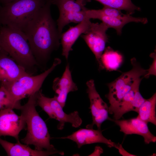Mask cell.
Returning a JSON list of instances; mask_svg holds the SVG:
<instances>
[{"instance_id":"obj_1","label":"cell","mask_w":156,"mask_h":156,"mask_svg":"<svg viewBox=\"0 0 156 156\" xmlns=\"http://www.w3.org/2000/svg\"><path fill=\"white\" fill-rule=\"evenodd\" d=\"M52 1L47 0L22 31L38 64V62L47 61L52 52L57 50L61 44V34L51 14Z\"/></svg>"},{"instance_id":"obj_2","label":"cell","mask_w":156,"mask_h":156,"mask_svg":"<svg viewBox=\"0 0 156 156\" xmlns=\"http://www.w3.org/2000/svg\"><path fill=\"white\" fill-rule=\"evenodd\" d=\"M37 92L29 96L27 102L21 106L20 110L27 126L25 137L21 139L25 144L34 146L35 149L57 151L50 142V136L46 124L37 112L36 107Z\"/></svg>"},{"instance_id":"obj_3","label":"cell","mask_w":156,"mask_h":156,"mask_svg":"<svg viewBox=\"0 0 156 156\" xmlns=\"http://www.w3.org/2000/svg\"><path fill=\"white\" fill-rule=\"evenodd\" d=\"M0 47L25 70L38 65L25 35L18 29L0 26Z\"/></svg>"},{"instance_id":"obj_4","label":"cell","mask_w":156,"mask_h":156,"mask_svg":"<svg viewBox=\"0 0 156 156\" xmlns=\"http://www.w3.org/2000/svg\"><path fill=\"white\" fill-rule=\"evenodd\" d=\"M47 0H15L0 4V26H8L22 31Z\"/></svg>"},{"instance_id":"obj_5","label":"cell","mask_w":156,"mask_h":156,"mask_svg":"<svg viewBox=\"0 0 156 156\" xmlns=\"http://www.w3.org/2000/svg\"><path fill=\"white\" fill-rule=\"evenodd\" d=\"M61 62L60 59L55 58L51 66L40 74L24 75L13 82L1 83V86L6 89L15 102H19L21 99L39 91L46 77Z\"/></svg>"},{"instance_id":"obj_6","label":"cell","mask_w":156,"mask_h":156,"mask_svg":"<svg viewBox=\"0 0 156 156\" xmlns=\"http://www.w3.org/2000/svg\"><path fill=\"white\" fill-rule=\"evenodd\" d=\"M132 66L129 71L123 73L115 80L108 84L109 91L106 95L112 107L117 104L130 90L135 81L146 74L135 58L131 60Z\"/></svg>"},{"instance_id":"obj_7","label":"cell","mask_w":156,"mask_h":156,"mask_svg":"<svg viewBox=\"0 0 156 156\" xmlns=\"http://www.w3.org/2000/svg\"><path fill=\"white\" fill-rule=\"evenodd\" d=\"M104 23H92L81 37L94 55L99 69H103L101 59L108 38L106 33L108 29Z\"/></svg>"},{"instance_id":"obj_8","label":"cell","mask_w":156,"mask_h":156,"mask_svg":"<svg viewBox=\"0 0 156 156\" xmlns=\"http://www.w3.org/2000/svg\"><path fill=\"white\" fill-rule=\"evenodd\" d=\"M143 77L137 79L130 90L116 105L108 107V113L113 114L114 119H120L125 114L131 111L138 112L145 99L139 91L140 83Z\"/></svg>"},{"instance_id":"obj_9","label":"cell","mask_w":156,"mask_h":156,"mask_svg":"<svg viewBox=\"0 0 156 156\" xmlns=\"http://www.w3.org/2000/svg\"><path fill=\"white\" fill-rule=\"evenodd\" d=\"M86 85L92 120V123L87 125L86 128H92L93 126L96 125L98 129H101V126L103 122L107 120H110L111 118L108 116L109 107L97 91L93 79L88 81Z\"/></svg>"},{"instance_id":"obj_10","label":"cell","mask_w":156,"mask_h":156,"mask_svg":"<svg viewBox=\"0 0 156 156\" xmlns=\"http://www.w3.org/2000/svg\"><path fill=\"white\" fill-rule=\"evenodd\" d=\"M25 125L23 116L17 115L13 109L0 110V137L9 136L19 140L18 135Z\"/></svg>"},{"instance_id":"obj_11","label":"cell","mask_w":156,"mask_h":156,"mask_svg":"<svg viewBox=\"0 0 156 156\" xmlns=\"http://www.w3.org/2000/svg\"><path fill=\"white\" fill-rule=\"evenodd\" d=\"M58 138L71 140L76 143L79 148L84 145L100 143L105 144L109 147L117 148L118 144L105 138L101 129H81L70 135Z\"/></svg>"},{"instance_id":"obj_12","label":"cell","mask_w":156,"mask_h":156,"mask_svg":"<svg viewBox=\"0 0 156 156\" xmlns=\"http://www.w3.org/2000/svg\"><path fill=\"white\" fill-rule=\"evenodd\" d=\"M120 128V131L125 135L135 134L142 136L146 144L156 142V137L150 131L147 123L142 121L138 117L129 119L120 120L112 119Z\"/></svg>"},{"instance_id":"obj_13","label":"cell","mask_w":156,"mask_h":156,"mask_svg":"<svg viewBox=\"0 0 156 156\" xmlns=\"http://www.w3.org/2000/svg\"><path fill=\"white\" fill-rule=\"evenodd\" d=\"M4 50L0 51V81L1 83L13 82L24 75H29Z\"/></svg>"},{"instance_id":"obj_14","label":"cell","mask_w":156,"mask_h":156,"mask_svg":"<svg viewBox=\"0 0 156 156\" xmlns=\"http://www.w3.org/2000/svg\"><path fill=\"white\" fill-rule=\"evenodd\" d=\"M53 88L57 94L55 96L56 99L63 108L68 93L78 90L76 84L73 80L69 64L66 65L62 76L54 79Z\"/></svg>"},{"instance_id":"obj_15","label":"cell","mask_w":156,"mask_h":156,"mask_svg":"<svg viewBox=\"0 0 156 156\" xmlns=\"http://www.w3.org/2000/svg\"><path fill=\"white\" fill-rule=\"evenodd\" d=\"M92 22L87 18L75 26L70 27L61 35L60 43L62 47V55L66 60L69 52L73 50L72 47L79 37L84 34L90 27Z\"/></svg>"},{"instance_id":"obj_16","label":"cell","mask_w":156,"mask_h":156,"mask_svg":"<svg viewBox=\"0 0 156 156\" xmlns=\"http://www.w3.org/2000/svg\"><path fill=\"white\" fill-rule=\"evenodd\" d=\"M0 144L9 156H46L58 153L64 155L63 152L56 151L38 150L31 148L28 145L21 144L19 140L16 143L8 142L0 137Z\"/></svg>"},{"instance_id":"obj_17","label":"cell","mask_w":156,"mask_h":156,"mask_svg":"<svg viewBox=\"0 0 156 156\" xmlns=\"http://www.w3.org/2000/svg\"><path fill=\"white\" fill-rule=\"evenodd\" d=\"M87 9L85 10L86 18L90 19L93 18L100 20L108 28H112L115 29L117 34L119 35L121 34L124 26L129 23L134 22L146 24L148 22L146 18L134 17L127 14L123 17L118 18L91 13L87 12Z\"/></svg>"},{"instance_id":"obj_18","label":"cell","mask_w":156,"mask_h":156,"mask_svg":"<svg viewBox=\"0 0 156 156\" xmlns=\"http://www.w3.org/2000/svg\"><path fill=\"white\" fill-rule=\"evenodd\" d=\"M48 99L52 109L53 119L56 120L59 122L57 125L58 129L62 130L64 128L65 123L66 122L70 123L73 127L75 128L79 127L81 125L82 120L77 111L67 114L64 111L63 108L55 96L53 98L48 97Z\"/></svg>"},{"instance_id":"obj_19","label":"cell","mask_w":156,"mask_h":156,"mask_svg":"<svg viewBox=\"0 0 156 156\" xmlns=\"http://www.w3.org/2000/svg\"><path fill=\"white\" fill-rule=\"evenodd\" d=\"M156 93L148 99H145L139 108L137 116L147 123L151 122L156 125Z\"/></svg>"},{"instance_id":"obj_20","label":"cell","mask_w":156,"mask_h":156,"mask_svg":"<svg viewBox=\"0 0 156 156\" xmlns=\"http://www.w3.org/2000/svg\"><path fill=\"white\" fill-rule=\"evenodd\" d=\"M52 4L56 5L62 16L81 11L86 9L83 3L75 0H52Z\"/></svg>"},{"instance_id":"obj_21","label":"cell","mask_w":156,"mask_h":156,"mask_svg":"<svg viewBox=\"0 0 156 156\" xmlns=\"http://www.w3.org/2000/svg\"><path fill=\"white\" fill-rule=\"evenodd\" d=\"M122 55L109 47L106 48L101 57V61L103 69L108 70H116L122 62Z\"/></svg>"},{"instance_id":"obj_22","label":"cell","mask_w":156,"mask_h":156,"mask_svg":"<svg viewBox=\"0 0 156 156\" xmlns=\"http://www.w3.org/2000/svg\"><path fill=\"white\" fill-rule=\"evenodd\" d=\"M104 5L120 10L127 11V14L131 15L135 10L140 11V8L133 4L131 0H95Z\"/></svg>"},{"instance_id":"obj_23","label":"cell","mask_w":156,"mask_h":156,"mask_svg":"<svg viewBox=\"0 0 156 156\" xmlns=\"http://www.w3.org/2000/svg\"><path fill=\"white\" fill-rule=\"evenodd\" d=\"M20 102H15L10 93L3 86L0 87V110L8 108L20 109Z\"/></svg>"},{"instance_id":"obj_24","label":"cell","mask_w":156,"mask_h":156,"mask_svg":"<svg viewBox=\"0 0 156 156\" xmlns=\"http://www.w3.org/2000/svg\"><path fill=\"white\" fill-rule=\"evenodd\" d=\"M86 11L91 13L118 18L123 17L127 14H123L121 10L104 6L101 9L88 10L87 9Z\"/></svg>"},{"instance_id":"obj_25","label":"cell","mask_w":156,"mask_h":156,"mask_svg":"<svg viewBox=\"0 0 156 156\" xmlns=\"http://www.w3.org/2000/svg\"><path fill=\"white\" fill-rule=\"evenodd\" d=\"M150 56L153 59V61L148 69H146L147 73L144 76L145 78H148L151 75H156V51L150 55Z\"/></svg>"},{"instance_id":"obj_26","label":"cell","mask_w":156,"mask_h":156,"mask_svg":"<svg viewBox=\"0 0 156 156\" xmlns=\"http://www.w3.org/2000/svg\"><path fill=\"white\" fill-rule=\"evenodd\" d=\"M117 149H118L120 153L123 156H135L127 152L123 148L121 144H118V146Z\"/></svg>"},{"instance_id":"obj_27","label":"cell","mask_w":156,"mask_h":156,"mask_svg":"<svg viewBox=\"0 0 156 156\" xmlns=\"http://www.w3.org/2000/svg\"><path fill=\"white\" fill-rule=\"evenodd\" d=\"M103 152V150L99 146H96L94 151L92 155H100Z\"/></svg>"},{"instance_id":"obj_28","label":"cell","mask_w":156,"mask_h":156,"mask_svg":"<svg viewBox=\"0 0 156 156\" xmlns=\"http://www.w3.org/2000/svg\"><path fill=\"white\" fill-rule=\"evenodd\" d=\"M15 0H0V4L4 5L12 2Z\"/></svg>"},{"instance_id":"obj_29","label":"cell","mask_w":156,"mask_h":156,"mask_svg":"<svg viewBox=\"0 0 156 156\" xmlns=\"http://www.w3.org/2000/svg\"><path fill=\"white\" fill-rule=\"evenodd\" d=\"M79 3H83V1L84 0H76Z\"/></svg>"},{"instance_id":"obj_30","label":"cell","mask_w":156,"mask_h":156,"mask_svg":"<svg viewBox=\"0 0 156 156\" xmlns=\"http://www.w3.org/2000/svg\"><path fill=\"white\" fill-rule=\"evenodd\" d=\"M1 81H0V87L1 86Z\"/></svg>"},{"instance_id":"obj_31","label":"cell","mask_w":156,"mask_h":156,"mask_svg":"<svg viewBox=\"0 0 156 156\" xmlns=\"http://www.w3.org/2000/svg\"><path fill=\"white\" fill-rule=\"evenodd\" d=\"M2 49L0 47V51Z\"/></svg>"}]
</instances>
